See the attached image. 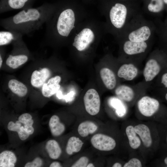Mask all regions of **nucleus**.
<instances>
[{"mask_svg": "<svg viewBox=\"0 0 167 167\" xmlns=\"http://www.w3.org/2000/svg\"><path fill=\"white\" fill-rule=\"evenodd\" d=\"M50 75L49 70L44 68L39 71L35 70L32 73L31 78L32 85L36 88L42 86Z\"/></svg>", "mask_w": 167, "mask_h": 167, "instance_id": "17", "label": "nucleus"}, {"mask_svg": "<svg viewBox=\"0 0 167 167\" xmlns=\"http://www.w3.org/2000/svg\"><path fill=\"white\" fill-rule=\"evenodd\" d=\"M156 26L154 22L146 19L139 12L134 16L125 28L122 39L140 42L154 39Z\"/></svg>", "mask_w": 167, "mask_h": 167, "instance_id": "3", "label": "nucleus"}, {"mask_svg": "<svg viewBox=\"0 0 167 167\" xmlns=\"http://www.w3.org/2000/svg\"><path fill=\"white\" fill-rule=\"evenodd\" d=\"M95 167L94 165L92 163H89L88 164L87 167Z\"/></svg>", "mask_w": 167, "mask_h": 167, "instance_id": "39", "label": "nucleus"}, {"mask_svg": "<svg viewBox=\"0 0 167 167\" xmlns=\"http://www.w3.org/2000/svg\"><path fill=\"white\" fill-rule=\"evenodd\" d=\"M84 143L78 137L73 136L68 140L66 148V151L69 155L77 153L81 149Z\"/></svg>", "mask_w": 167, "mask_h": 167, "instance_id": "27", "label": "nucleus"}, {"mask_svg": "<svg viewBox=\"0 0 167 167\" xmlns=\"http://www.w3.org/2000/svg\"><path fill=\"white\" fill-rule=\"evenodd\" d=\"M28 56L26 54H10L7 58L6 63L9 67L15 69L25 63L28 60Z\"/></svg>", "mask_w": 167, "mask_h": 167, "instance_id": "20", "label": "nucleus"}, {"mask_svg": "<svg viewBox=\"0 0 167 167\" xmlns=\"http://www.w3.org/2000/svg\"><path fill=\"white\" fill-rule=\"evenodd\" d=\"M133 122L141 142L140 152L146 160L153 156L158 146V134L156 123L153 121L138 119Z\"/></svg>", "mask_w": 167, "mask_h": 167, "instance_id": "4", "label": "nucleus"}, {"mask_svg": "<svg viewBox=\"0 0 167 167\" xmlns=\"http://www.w3.org/2000/svg\"><path fill=\"white\" fill-rule=\"evenodd\" d=\"M124 164L120 162H116L114 163L111 166L113 167H123Z\"/></svg>", "mask_w": 167, "mask_h": 167, "instance_id": "37", "label": "nucleus"}, {"mask_svg": "<svg viewBox=\"0 0 167 167\" xmlns=\"http://www.w3.org/2000/svg\"><path fill=\"white\" fill-rule=\"evenodd\" d=\"M166 143L167 144V134L166 137Z\"/></svg>", "mask_w": 167, "mask_h": 167, "instance_id": "43", "label": "nucleus"}, {"mask_svg": "<svg viewBox=\"0 0 167 167\" xmlns=\"http://www.w3.org/2000/svg\"><path fill=\"white\" fill-rule=\"evenodd\" d=\"M151 85L143 80L134 85L119 84L114 89V93L131 108L140 97L146 94Z\"/></svg>", "mask_w": 167, "mask_h": 167, "instance_id": "7", "label": "nucleus"}, {"mask_svg": "<svg viewBox=\"0 0 167 167\" xmlns=\"http://www.w3.org/2000/svg\"><path fill=\"white\" fill-rule=\"evenodd\" d=\"M60 87L59 84L50 85L45 83L42 87V94L45 97H50L55 94Z\"/></svg>", "mask_w": 167, "mask_h": 167, "instance_id": "30", "label": "nucleus"}, {"mask_svg": "<svg viewBox=\"0 0 167 167\" xmlns=\"http://www.w3.org/2000/svg\"><path fill=\"white\" fill-rule=\"evenodd\" d=\"M8 86L13 93L20 97L24 96L28 92L26 86L15 79L10 80L8 83Z\"/></svg>", "mask_w": 167, "mask_h": 167, "instance_id": "25", "label": "nucleus"}, {"mask_svg": "<svg viewBox=\"0 0 167 167\" xmlns=\"http://www.w3.org/2000/svg\"><path fill=\"white\" fill-rule=\"evenodd\" d=\"M45 148L49 157L52 159H58L62 153V150L59 143L54 139H50L47 141L45 145Z\"/></svg>", "mask_w": 167, "mask_h": 167, "instance_id": "26", "label": "nucleus"}, {"mask_svg": "<svg viewBox=\"0 0 167 167\" xmlns=\"http://www.w3.org/2000/svg\"><path fill=\"white\" fill-rule=\"evenodd\" d=\"M164 164L167 166V156L164 158Z\"/></svg>", "mask_w": 167, "mask_h": 167, "instance_id": "40", "label": "nucleus"}, {"mask_svg": "<svg viewBox=\"0 0 167 167\" xmlns=\"http://www.w3.org/2000/svg\"><path fill=\"white\" fill-rule=\"evenodd\" d=\"M115 96L109 98V105L114 110L115 114L118 117L120 118H126L129 115L130 108L124 102Z\"/></svg>", "mask_w": 167, "mask_h": 167, "instance_id": "16", "label": "nucleus"}, {"mask_svg": "<svg viewBox=\"0 0 167 167\" xmlns=\"http://www.w3.org/2000/svg\"><path fill=\"white\" fill-rule=\"evenodd\" d=\"M122 62L117 71L118 78L126 81H131L142 74V71L140 70V66L131 62Z\"/></svg>", "mask_w": 167, "mask_h": 167, "instance_id": "13", "label": "nucleus"}, {"mask_svg": "<svg viewBox=\"0 0 167 167\" xmlns=\"http://www.w3.org/2000/svg\"><path fill=\"white\" fill-rule=\"evenodd\" d=\"M156 82H159L165 88H167V72L163 73L161 75L160 79L157 78Z\"/></svg>", "mask_w": 167, "mask_h": 167, "instance_id": "33", "label": "nucleus"}, {"mask_svg": "<svg viewBox=\"0 0 167 167\" xmlns=\"http://www.w3.org/2000/svg\"><path fill=\"white\" fill-rule=\"evenodd\" d=\"M89 159L86 156H82L76 161L73 165L72 167H87L89 163Z\"/></svg>", "mask_w": 167, "mask_h": 167, "instance_id": "31", "label": "nucleus"}, {"mask_svg": "<svg viewBox=\"0 0 167 167\" xmlns=\"http://www.w3.org/2000/svg\"><path fill=\"white\" fill-rule=\"evenodd\" d=\"M100 75L104 85L108 89L114 90L118 85L117 76L111 69L106 67L102 68L100 71Z\"/></svg>", "mask_w": 167, "mask_h": 167, "instance_id": "15", "label": "nucleus"}, {"mask_svg": "<svg viewBox=\"0 0 167 167\" xmlns=\"http://www.w3.org/2000/svg\"><path fill=\"white\" fill-rule=\"evenodd\" d=\"M146 159L139 151L130 153L128 160L125 162L123 167H142L145 165Z\"/></svg>", "mask_w": 167, "mask_h": 167, "instance_id": "19", "label": "nucleus"}, {"mask_svg": "<svg viewBox=\"0 0 167 167\" xmlns=\"http://www.w3.org/2000/svg\"><path fill=\"white\" fill-rule=\"evenodd\" d=\"M75 22V14L71 9H65L58 13L54 11L45 24L44 42L51 44L59 37H68L74 27Z\"/></svg>", "mask_w": 167, "mask_h": 167, "instance_id": "2", "label": "nucleus"}, {"mask_svg": "<svg viewBox=\"0 0 167 167\" xmlns=\"http://www.w3.org/2000/svg\"><path fill=\"white\" fill-rule=\"evenodd\" d=\"M2 62H3V60H2V56H1V55H0V68L2 66Z\"/></svg>", "mask_w": 167, "mask_h": 167, "instance_id": "38", "label": "nucleus"}, {"mask_svg": "<svg viewBox=\"0 0 167 167\" xmlns=\"http://www.w3.org/2000/svg\"><path fill=\"white\" fill-rule=\"evenodd\" d=\"M153 42L154 40L136 42L122 39V62H131L140 66L150 52Z\"/></svg>", "mask_w": 167, "mask_h": 167, "instance_id": "5", "label": "nucleus"}, {"mask_svg": "<svg viewBox=\"0 0 167 167\" xmlns=\"http://www.w3.org/2000/svg\"><path fill=\"white\" fill-rule=\"evenodd\" d=\"M17 161L15 154L10 150H4L0 153V167H14Z\"/></svg>", "mask_w": 167, "mask_h": 167, "instance_id": "24", "label": "nucleus"}, {"mask_svg": "<svg viewBox=\"0 0 167 167\" xmlns=\"http://www.w3.org/2000/svg\"><path fill=\"white\" fill-rule=\"evenodd\" d=\"M7 128L9 131H16L19 139L23 141L27 139L30 135L26 131L24 124L18 120L15 122L12 121L9 122Z\"/></svg>", "mask_w": 167, "mask_h": 167, "instance_id": "29", "label": "nucleus"}, {"mask_svg": "<svg viewBox=\"0 0 167 167\" xmlns=\"http://www.w3.org/2000/svg\"><path fill=\"white\" fill-rule=\"evenodd\" d=\"M54 11L49 6L26 9L13 16L1 19L0 25L6 30L30 35L41 28Z\"/></svg>", "mask_w": 167, "mask_h": 167, "instance_id": "1", "label": "nucleus"}, {"mask_svg": "<svg viewBox=\"0 0 167 167\" xmlns=\"http://www.w3.org/2000/svg\"><path fill=\"white\" fill-rule=\"evenodd\" d=\"M134 106L138 120L154 122L158 120L161 104L156 97L145 94L138 99Z\"/></svg>", "mask_w": 167, "mask_h": 167, "instance_id": "6", "label": "nucleus"}, {"mask_svg": "<svg viewBox=\"0 0 167 167\" xmlns=\"http://www.w3.org/2000/svg\"><path fill=\"white\" fill-rule=\"evenodd\" d=\"M29 0H6L1 5L0 13L10 10L21 9H25L24 8ZM23 9V10H24Z\"/></svg>", "mask_w": 167, "mask_h": 167, "instance_id": "22", "label": "nucleus"}, {"mask_svg": "<svg viewBox=\"0 0 167 167\" xmlns=\"http://www.w3.org/2000/svg\"><path fill=\"white\" fill-rule=\"evenodd\" d=\"M139 12L122 3H117L112 6L109 11L110 23L115 29L121 30L122 35L130 20Z\"/></svg>", "mask_w": 167, "mask_h": 167, "instance_id": "8", "label": "nucleus"}, {"mask_svg": "<svg viewBox=\"0 0 167 167\" xmlns=\"http://www.w3.org/2000/svg\"><path fill=\"white\" fill-rule=\"evenodd\" d=\"M164 98L166 101H167V92L165 93L164 96Z\"/></svg>", "mask_w": 167, "mask_h": 167, "instance_id": "41", "label": "nucleus"}, {"mask_svg": "<svg viewBox=\"0 0 167 167\" xmlns=\"http://www.w3.org/2000/svg\"><path fill=\"white\" fill-rule=\"evenodd\" d=\"M61 79V77L59 76H56L50 79L47 84L50 85L58 84L60 82Z\"/></svg>", "mask_w": 167, "mask_h": 167, "instance_id": "35", "label": "nucleus"}, {"mask_svg": "<svg viewBox=\"0 0 167 167\" xmlns=\"http://www.w3.org/2000/svg\"><path fill=\"white\" fill-rule=\"evenodd\" d=\"M90 142L94 148L104 152L113 151L118 144L116 139L111 135L102 133L94 135L91 139Z\"/></svg>", "mask_w": 167, "mask_h": 167, "instance_id": "11", "label": "nucleus"}, {"mask_svg": "<svg viewBox=\"0 0 167 167\" xmlns=\"http://www.w3.org/2000/svg\"><path fill=\"white\" fill-rule=\"evenodd\" d=\"M23 35L17 32L7 30L1 31L0 32V45L2 46L13 44L16 41L23 39Z\"/></svg>", "mask_w": 167, "mask_h": 167, "instance_id": "18", "label": "nucleus"}, {"mask_svg": "<svg viewBox=\"0 0 167 167\" xmlns=\"http://www.w3.org/2000/svg\"><path fill=\"white\" fill-rule=\"evenodd\" d=\"M98 128L97 126L94 122L86 121L81 122L79 125L77 130L81 136L85 137L94 133L97 130Z\"/></svg>", "mask_w": 167, "mask_h": 167, "instance_id": "23", "label": "nucleus"}, {"mask_svg": "<svg viewBox=\"0 0 167 167\" xmlns=\"http://www.w3.org/2000/svg\"><path fill=\"white\" fill-rule=\"evenodd\" d=\"M95 35L93 31L89 28H85L75 37L73 45L79 51L87 49L94 40Z\"/></svg>", "mask_w": 167, "mask_h": 167, "instance_id": "14", "label": "nucleus"}, {"mask_svg": "<svg viewBox=\"0 0 167 167\" xmlns=\"http://www.w3.org/2000/svg\"><path fill=\"white\" fill-rule=\"evenodd\" d=\"M162 51L156 49L150 52L146 58L142 70L143 80L152 84L156 77L161 73L162 63L165 56Z\"/></svg>", "mask_w": 167, "mask_h": 167, "instance_id": "9", "label": "nucleus"}, {"mask_svg": "<svg viewBox=\"0 0 167 167\" xmlns=\"http://www.w3.org/2000/svg\"><path fill=\"white\" fill-rule=\"evenodd\" d=\"M32 119V117L29 113H26L20 115L18 120L23 124L25 123L27 121Z\"/></svg>", "mask_w": 167, "mask_h": 167, "instance_id": "34", "label": "nucleus"}, {"mask_svg": "<svg viewBox=\"0 0 167 167\" xmlns=\"http://www.w3.org/2000/svg\"><path fill=\"white\" fill-rule=\"evenodd\" d=\"M61 163L59 162L55 161L51 163L49 167H62Z\"/></svg>", "mask_w": 167, "mask_h": 167, "instance_id": "36", "label": "nucleus"}, {"mask_svg": "<svg viewBox=\"0 0 167 167\" xmlns=\"http://www.w3.org/2000/svg\"><path fill=\"white\" fill-rule=\"evenodd\" d=\"M123 124L122 140L128 153L129 154L135 151L140 152L141 142L135 130L133 121L128 120Z\"/></svg>", "mask_w": 167, "mask_h": 167, "instance_id": "10", "label": "nucleus"}, {"mask_svg": "<svg viewBox=\"0 0 167 167\" xmlns=\"http://www.w3.org/2000/svg\"><path fill=\"white\" fill-rule=\"evenodd\" d=\"M83 99L84 107L88 113L95 116L99 113L100 109L101 100L99 95L95 89H88L85 93Z\"/></svg>", "mask_w": 167, "mask_h": 167, "instance_id": "12", "label": "nucleus"}, {"mask_svg": "<svg viewBox=\"0 0 167 167\" xmlns=\"http://www.w3.org/2000/svg\"><path fill=\"white\" fill-rule=\"evenodd\" d=\"M164 4L167 5V0H163Z\"/></svg>", "mask_w": 167, "mask_h": 167, "instance_id": "42", "label": "nucleus"}, {"mask_svg": "<svg viewBox=\"0 0 167 167\" xmlns=\"http://www.w3.org/2000/svg\"><path fill=\"white\" fill-rule=\"evenodd\" d=\"M49 126L52 135L54 137L60 135L65 130L64 124L60 121L59 117L55 115H53L50 118Z\"/></svg>", "mask_w": 167, "mask_h": 167, "instance_id": "21", "label": "nucleus"}, {"mask_svg": "<svg viewBox=\"0 0 167 167\" xmlns=\"http://www.w3.org/2000/svg\"><path fill=\"white\" fill-rule=\"evenodd\" d=\"M164 4L163 0H150L147 7V14L152 16L158 15L163 10Z\"/></svg>", "mask_w": 167, "mask_h": 167, "instance_id": "28", "label": "nucleus"}, {"mask_svg": "<svg viewBox=\"0 0 167 167\" xmlns=\"http://www.w3.org/2000/svg\"><path fill=\"white\" fill-rule=\"evenodd\" d=\"M43 164V161L41 158L39 157L35 158L32 161L27 162L25 167H40Z\"/></svg>", "mask_w": 167, "mask_h": 167, "instance_id": "32", "label": "nucleus"}]
</instances>
